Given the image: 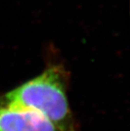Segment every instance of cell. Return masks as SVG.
I'll return each mask as SVG.
<instances>
[{
    "instance_id": "7a4b0ae2",
    "label": "cell",
    "mask_w": 130,
    "mask_h": 131,
    "mask_svg": "<svg viewBox=\"0 0 130 131\" xmlns=\"http://www.w3.org/2000/svg\"><path fill=\"white\" fill-rule=\"evenodd\" d=\"M0 131H62L33 110L0 102Z\"/></svg>"
},
{
    "instance_id": "6da1fadb",
    "label": "cell",
    "mask_w": 130,
    "mask_h": 131,
    "mask_svg": "<svg viewBox=\"0 0 130 131\" xmlns=\"http://www.w3.org/2000/svg\"><path fill=\"white\" fill-rule=\"evenodd\" d=\"M69 73L61 63H51L40 74L0 96V102L33 110L62 131H78L68 98Z\"/></svg>"
}]
</instances>
